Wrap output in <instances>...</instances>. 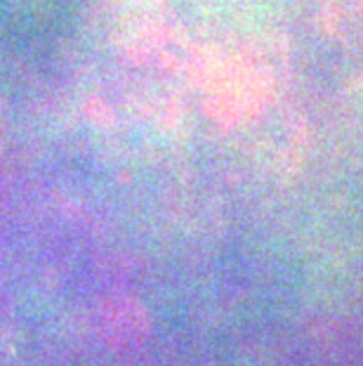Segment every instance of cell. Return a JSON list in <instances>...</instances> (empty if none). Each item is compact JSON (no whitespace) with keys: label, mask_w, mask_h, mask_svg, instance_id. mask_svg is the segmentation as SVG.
Masks as SVG:
<instances>
[{"label":"cell","mask_w":363,"mask_h":366,"mask_svg":"<svg viewBox=\"0 0 363 366\" xmlns=\"http://www.w3.org/2000/svg\"><path fill=\"white\" fill-rule=\"evenodd\" d=\"M83 0H0V55H38L76 29Z\"/></svg>","instance_id":"cell-1"}]
</instances>
